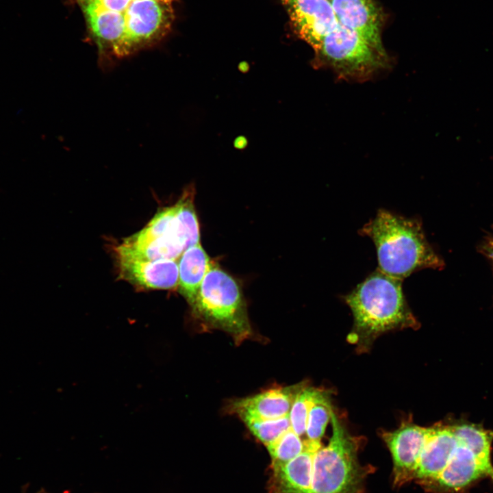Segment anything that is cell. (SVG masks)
<instances>
[{"instance_id": "obj_12", "label": "cell", "mask_w": 493, "mask_h": 493, "mask_svg": "<svg viewBox=\"0 0 493 493\" xmlns=\"http://www.w3.org/2000/svg\"><path fill=\"white\" fill-rule=\"evenodd\" d=\"M457 440L468 448L483 463L492 466L490 460L493 432L475 425L464 423L451 426Z\"/></svg>"}, {"instance_id": "obj_14", "label": "cell", "mask_w": 493, "mask_h": 493, "mask_svg": "<svg viewBox=\"0 0 493 493\" xmlns=\"http://www.w3.org/2000/svg\"><path fill=\"white\" fill-rule=\"evenodd\" d=\"M333 412L329 393L318 388L307 416L305 431L307 440L321 442Z\"/></svg>"}, {"instance_id": "obj_8", "label": "cell", "mask_w": 493, "mask_h": 493, "mask_svg": "<svg viewBox=\"0 0 493 493\" xmlns=\"http://www.w3.org/2000/svg\"><path fill=\"white\" fill-rule=\"evenodd\" d=\"M483 477L493 480V466L483 463L471 451L458 442L446 467L428 492L459 493Z\"/></svg>"}, {"instance_id": "obj_7", "label": "cell", "mask_w": 493, "mask_h": 493, "mask_svg": "<svg viewBox=\"0 0 493 493\" xmlns=\"http://www.w3.org/2000/svg\"><path fill=\"white\" fill-rule=\"evenodd\" d=\"M116 257L121 278L148 289H172L178 285L176 260H149L127 253L117 246Z\"/></svg>"}, {"instance_id": "obj_16", "label": "cell", "mask_w": 493, "mask_h": 493, "mask_svg": "<svg viewBox=\"0 0 493 493\" xmlns=\"http://www.w3.org/2000/svg\"><path fill=\"white\" fill-rule=\"evenodd\" d=\"M318 390V388L309 387L307 384L296 396L288 415L291 429L303 438H307L305 431L307 416Z\"/></svg>"}, {"instance_id": "obj_6", "label": "cell", "mask_w": 493, "mask_h": 493, "mask_svg": "<svg viewBox=\"0 0 493 493\" xmlns=\"http://www.w3.org/2000/svg\"><path fill=\"white\" fill-rule=\"evenodd\" d=\"M295 33L316 51L339 24L330 0H280Z\"/></svg>"}, {"instance_id": "obj_20", "label": "cell", "mask_w": 493, "mask_h": 493, "mask_svg": "<svg viewBox=\"0 0 493 493\" xmlns=\"http://www.w3.org/2000/svg\"><path fill=\"white\" fill-rule=\"evenodd\" d=\"M38 493H46V492H45L44 491H42V492H38Z\"/></svg>"}, {"instance_id": "obj_10", "label": "cell", "mask_w": 493, "mask_h": 493, "mask_svg": "<svg viewBox=\"0 0 493 493\" xmlns=\"http://www.w3.org/2000/svg\"><path fill=\"white\" fill-rule=\"evenodd\" d=\"M306 385L302 382L268 389L253 396L234 400L229 405V411L238 416L260 419H276L288 416L296 396Z\"/></svg>"}, {"instance_id": "obj_11", "label": "cell", "mask_w": 493, "mask_h": 493, "mask_svg": "<svg viewBox=\"0 0 493 493\" xmlns=\"http://www.w3.org/2000/svg\"><path fill=\"white\" fill-rule=\"evenodd\" d=\"M212 263L200 243L186 249L178 263L180 293L191 305Z\"/></svg>"}, {"instance_id": "obj_19", "label": "cell", "mask_w": 493, "mask_h": 493, "mask_svg": "<svg viewBox=\"0 0 493 493\" xmlns=\"http://www.w3.org/2000/svg\"><path fill=\"white\" fill-rule=\"evenodd\" d=\"M485 252L493 263V240H490L485 246Z\"/></svg>"}, {"instance_id": "obj_21", "label": "cell", "mask_w": 493, "mask_h": 493, "mask_svg": "<svg viewBox=\"0 0 493 493\" xmlns=\"http://www.w3.org/2000/svg\"><path fill=\"white\" fill-rule=\"evenodd\" d=\"M492 240H493V238Z\"/></svg>"}, {"instance_id": "obj_13", "label": "cell", "mask_w": 493, "mask_h": 493, "mask_svg": "<svg viewBox=\"0 0 493 493\" xmlns=\"http://www.w3.org/2000/svg\"><path fill=\"white\" fill-rule=\"evenodd\" d=\"M194 188L190 186L175 203L177 216L184 240L185 250L200 241L199 226L194 206Z\"/></svg>"}, {"instance_id": "obj_3", "label": "cell", "mask_w": 493, "mask_h": 493, "mask_svg": "<svg viewBox=\"0 0 493 493\" xmlns=\"http://www.w3.org/2000/svg\"><path fill=\"white\" fill-rule=\"evenodd\" d=\"M350 307L354 326L351 341L367 349L382 333L403 328H416L418 323L405 300L402 280L379 270L368 275L344 296Z\"/></svg>"}, {"instance_id": "obj_17", "label": "cell", "mask_w": 493, "mask_h": 493, "mask_svg": "<svg viewBox=\"0 0 493 493\" xmlns=\"http://www.w3.org/2000/svg\"><path fill=\"white\" fill-rule=\"evenodd\" d=\"M307 440V438L300 437L290 428L266 446L272 462L284 463L292 459L305 449Z\"/></svg>"}, {"instance_id": "obj_9", "label": "cell", "mask_w": 493, "mask_h": 493, "mask_svg": "<svg viewBox=\"0 0 493 493\" xmlns=\"http://www.w3.org/2000/svg\"><path fill=\"white\" fill-rule=\"evenodd\" d=\"M340 24L357 33L372 45L385 50L381 38V11L374 0H330Z\"/></svg>"}, {"instance_id": "obj_15", "label": "cell", "mask_w": 493, "mask_h": 493, "mask_svg": "<svg viewBox=\"0 0 493 493\" xmlns=\"http://www.w3.org/2000/svg\"><path fill=\"white\" fill-rule=\"evenodd\" d=\"M239 417L251 432L266 446L276 441L291 428L288 416L276 419H260L248 416Z\"/></svg>"}, {"instance_id": "obj_4", "label": "cell", "mask_w": 493, "mask_h": 493, "mask_svg": "<svg viewBox=\"0 0 493 493\" xmlns=\"http://www.w3.org/2000/svg\"><path fill=\"white\" fill-rule=\"evenodd\" d=\"M190 306L204 325L226 332L237 344L253 336L239 285L218 266L212 264Z\"/></svg>"}, {"instance_id": "obj_2", "label": "cell", "mask_w": 493, "mask_h": 493, "mask_svg": "<svg viewBox=\"0 0 493 493\" xmlns=\"http://www.w3.org/2000/svg\"><path fill=\"white\" fill-rule=\"evenodd\" d=\"M360 233L374 242L382 273L402 280L424 268H442L444 262L427 241L422 223L380 209Z\"/></svg>"}, {"instance_id": "obj_5", "label": "cell", "mask_w": 493, "mask_h": 493, "mask_svg": "<svg viewBox=\"0 0 493 493\" xmlns=\"http://www.w3.org/2000/svg\"><path fill=\"white\" fill-rule=\"evenodd\" d=\"M314 66L331 68L340 79L364 81L389 66L380 50L357 33L338 24L315 51Z\"/></svg>"}, {"instance_id": "obj_18", "label": "cell", "mask_w": 493, "mask_h": 493, "mask_svg": "<svg viewBox=\"0 0 493 493\" xmlns=\"http://www.w3.org/2000/svg\"><path fill=\"white\" fill-rule=\"evenodd\" d=\"M233 146L238 149H243L247 146V139L244 136H238L233 141Z\"/></svg>"}, {"instance_id": "obj_1", "label": "cell", "mask_w": 493, "mask_h": 493, "mask_svg": "<svg viewBox=\"0 0 493 493\" xmlns=\"http://www.w3.org/2000/svg\"><path fill=\"white\" fill-rule=\"evenodd\" d=\"M177 0H77L99 51V65L154 46L170 32Z\"/></svg>"}]
</instances>
